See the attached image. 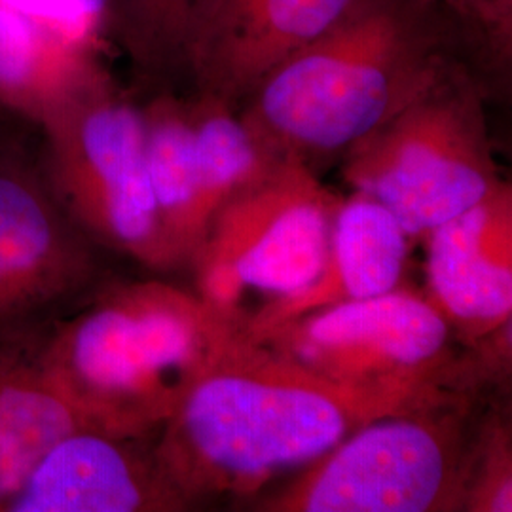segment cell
Segmentation results:
<instances>
[{
	"label": "cell",
	"mask_w": 512,
	"mask_h": 512,
	"mask_svg": "<svg viewBox=\"0 0 512 512\" xmlns=\"http://www.w3.org/2000/svg\"><path fill=\"white\" fill-rule=\"evenodd\" d=\"M463 511H512L511 425L499 412L484 416L476 425Z\"/></svg>",
	"instance_id": "ffe728a7"
},
{
	"label": "cell",
	"mask_w": 512,
	"mask_h": 512,
	"mask_svg": "<svg viewBox=\"0 0 512 512\" xmlns=\"http://www.w3.org/2000/svg\"><path fill=\"white\" fill-rule=\"evenodd\" d=\"M99 55L80 54L0 6V109L40 126L93 73Z\"/></svg>",
	"instance_id": "2e32d148"
},
{
	"label": "cell",
	"mask_w": 512,
	"mask_h": 512,
	"mask_svg": "<svg viewBox=\"0 0 512 512\" xmlns=\"http://www.w3.org/2000/svg\"><path fill=\"white\" fill-rule=\"evenodd\" d=\"M198 181L207 228L222 203L262 179L281 156L266 147L232 105L196 92L190 99Z\"/></svg>",
	"instance_id": "e0dca14e"
},
{
	"label": "cell",
	"mask_w": 512,
	"mask_h": 512,
	"mask_svg": "<svg viewBox=\"0 0 512 512\" xmlns=\"http://www.w3.org/2000/svg\"><path fill=\"white\" fill-rule=\"evenodd\" d=\"M344 179L382 203L408 238L492 194L503 179L495 164L484 82L459 61L427 90L346 150Z\"/></svg>",
	"instance_id": "277c9868"
},
{
	"label": "cell",
	"mask_w": 512,
	"mask_h": 512,
	"mask_svg": "<svg viewBox=\"0 0 512 512\" xmlns=\"http://www.w3.org/2000/svg\"><path fill=\"white\" fill-rule=\"evenodd\" d=\"M0 6L80 54L99 55L107 37L109 0H0Z\"/></svg>",
	"instance_id": "44dd1931"
},
{
	"label": "cell",
	"mask_w": 512,
	"mask_h": 512,
	"mask_svg": "<svg viewBox=\"0 0 512 512\" xmlns=\"http://www.w3.org/2000/svg\"><path fill=\"white\" fill-rule=\"evenodd\" d=\"M351 0H198L186 57L196 92L236 107Z\"/></svg>",
	"instance_id": "30bf717a"
},
{
	"label": "cell",
	"mask_w": 512,
	"mask_h": 512,
	"mask_svg": "<svg viewBox=\"0 0 512 512\" xmlns=\"http://www.w3.org/2000/svg\"><path fill=\"white\" fill-rule=\"evenodd\" d=\"M408 234L382 203L353 192L342 200L330 228L323 266L302 291L253 311L241 327L249 342L310 311L389 293L401 285Z\"/></svg>",
	"instance_id": "4fadbf2b"
},
{
	"label": "cell",
	"mask_w": 512,
	"mask_h": 512,
	"mask_svg": "<svg viewBox=\"0 0 512 512\" xmlns=\"http://www.w3.org/2000/svg\"><path fill=\"white\" fill-rule=\"evenodd\" d=\"M456 27L471 67L509 73L512 61V0H429Z\"/></svg>",
	"instance_id": "d6986e66"
},
{
	"label": "cell",
	"mask_w": 512,
	"mask_h": 512,
	"mask_svg": "<svg viewBox=\"0 0 512 512\" xmlns=\"http://www.w3.org/2000/svg\"><path fill=\"white\" fill-rule=\"evenodd\" d=\"M99 274L95 243L55 200L40 165L0 148V342L65 308Z\"/></svg>",
	"instance_id": "9c48e42d"
},
{
	"label": "cell",
	"mask_w": 512,
	"mask_h": 512,
	"mask_svg": "<svg viewBox=\"0 0 512 512\" xmlns=\"http://www.w3.org/2000/svg\"><path fill=\"white\" fill-rule=\"evenodd\" d=\"M143 440L99 429L74 431L55 442L2 511H184Z\"/></svg>",
	"instance_id": "7c38bea8"
},
{
	"label": "cell",
	"mask_w": 512,
	"mask_h": 512,
	"mask_svg": "<svg viewBox=\"0 0 512 512\" xmlns=\"http://www.w3.org/2000/svg\"><path fill=\"white\" fill-rule=\"evenodd\" d=\"M456 342L431 300L399 285L300 315L256 344L329 384L429 406L488 384L475 351Z\"/></svg>",
	"instance_id": "5b68a950"
},
{
	"label": "cell",
	"mask_w": 512,
	"mask_h": 512,
	"mask_svg": "<svg viewBox=\"0 0 512 512\" xmlns=\"http://www.w3.org/2000/svg\"><path fill=\"white\" fill-rule=\"evenodd\" d=\"M78 429L95 427L37 361L0 355V511L55 442Z\"/></svg>",
	"instance_id": "9a60e30c"
},
{
	"label": "cell",
	"mask_w": 512,
	"mask_h": 512,
	"mask_svg": "<svg viewBox=\"0 0 512 512\" xmlns=\"http://www.w3.org/2000/svg\"><path fill=\"white\" fill-rule=\"evenodd\" d=\"M141 114L152 196L169 251L181 268L190 264L207 232L190 99L162 90Z\"/></svg>",
	"instance_id": "5bb4252c"
},
{
	"label": "cell",
	"mask_w": 512,
	"mask_h": 512,
	"mask_svg": "<svg viewBox=\"0 0 512 512\" xmlns=\"http://www.w3.org/2000/svg\"><path fill=\"white\" fill-rule=\"evenodd\" d=\"M416 408L329 384L241 334L160 427L152 450L188 509L258 495L368 421Z\"/></svg>",
	"instance_id": "6da1fadb"
},
{
	"label": "cell",
	"mask_w": 512,
	"mask_h": 512,
	"mask_svg": "<svg viewBox=\"0 0 512 512\" xmlns=\"http://www.w3.org/2000/svg\"><path fill=\"white\" fill-rule=\"evenodd\" d=\"M6 110L0 109V148L6 147L8 143H10V139L6 137V133H4V128H2V114H4Z\"/></svg>",
	"instance_id": "7402d4cb"
},
{
	"label": "cell",
	"mask_w": 512,
	"mask_h": 512,
	"mask_svg": "<svg viewBox=\"0 0 512 512\" xmlns=\"http://www.w3.org/2000/svg\"><path fill=\"white\" fill-rule=\"evenodd\" d=\"M38 128L46 183L95 245L156 272L179 268L150 188L141 107L118 90L103 65L76 84Z\"/></svg>",
	"instance_id": "8992f818"
},
{
	"label": "cell",
	"mask_w": 512,
	"mask_h": 512,
	"mask_svg": "<svg viewBox=\"0 0 512 512\" xmlns=\"http://www.w3.org/2000/svg\"><path fill=\"white\" fill-rule=\"evenodd\" d=\"M241 336L236 321L160 279L110 287L55 330L37 365L95 429L145 439Z\"/></svg>",
	"instance_id": "3957f363"
},
{
	"label": "cell",
	"mask_w": 512,
	"mask_h": 512,
	"mask_svg": "<svg viewBox=\"0 0 512 512\" xmlns=\"http://www.w3.org/2000/svg\"><path fill=\"white\" fill-rule=\"evenodd\" d=\"M196 4L198 0H109L107 37L128 55L139 80L167 86L186 76Z\"/></svg>",
	"instance_id": "ac0fdd59"
},
{
	"label": "cell",
	"mask_w": 512,
	"mask_h": 512,
	"mask_svg": "<svg viewBox=\"0 0 512 512\" xmlns=\"http://www.w3.org/2000/svg\"><path fill=\"white\" fill-rule=\"evenodd\" d=\"M459 61L458 31L429 0H351L239 114L274 154L310 164L346 154Z\"/></svg>",
	"instance_id": "7a4b0ae2"
},
{
	"label": "cell",
	"mask_w": 512,
	"mask_h": 512,
	"mask_svg": "<svg viewBox=\"0 0 512 512\" xmlns=\"http://www.w3.org/2000/svg\"><path fill=\"white\" fill-rule=\"evenodd\" d=\"M340 203L310 164L281 158L213 215L190 260L194 293L243 327L247 300L260 298L258 310L302 291L323 266Z\"/></svg>",
	"instance_id": "ba28073f"
},
{
	"label": "cell",
	"mask_w": 512,
	"mask_h": 512,
	"mask_svg": "<svg viewBox=\"0 0 512 512\" xmlns=\"http://www.w3.org/2000/svg\"><path fill=\"white\" fill-rule=\"evenodd\" d=\"M476 395L368 421L256 507L264 512H452L475 446Z\"/></svg>",
	"instance_id": "52a82bcc"
},
{
	"label": "cell",
	"mask_w": 512,
	"mask_h": 512,
	"mask_svg": "<svg viewBox=\"0 0 512 512\" xmlns=\"http://www.w3.org/2000/svg\"><path fill=\"white\" fill-rule=\"evenodd\" d=\"M425 238L427 298L461 346L475 348L511 327V184L503 181Z\"/></svg>",
	"instance_id": "8fae6325"
}]
</instances>
